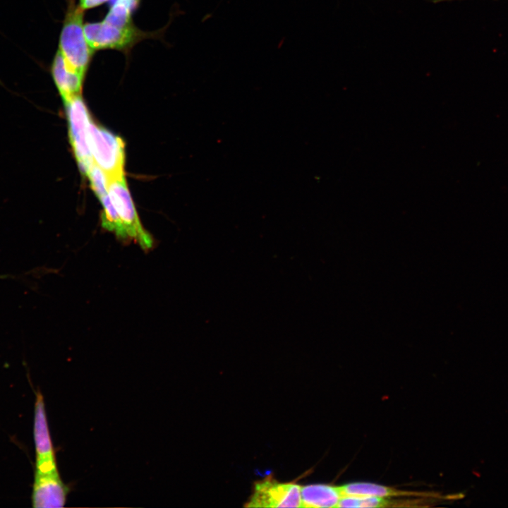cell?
<instances>
[{
	"instance_id": "5b68a950",
	"label": "cell",
	"mask_w": 508,
	"mask_h": 508,
	"mask_svg": "<svg viewBox=\"0 0 508 508\" xmlns=\"http://www.w3.org/2000/svg\"><path fill=\"white\" fill-rule=\"evenodd\" d=\"M64 102L74 154L81 172L87 175L89 169L94 164L87 140L88 126L91 121L90 115L81 95Z\"/></svg>"
},
{
	"instance_id": "30bf717a",
	"label": "cell",
	"mask_w": 508,
	"mask_h": 508,
	"mask_svg": "<svg viewBox=\"0 0 508 508\" xmlns=\"http://www.w3.org/2000/svg\"><path fill=\"white\" fill-rule=\"evenodd\" d=\"M343 495L339 486L311 484L301 486V507H337Z\"/></svg>"
},
{
	"instance_id": "6da1fadb",
	"label": "cell",
	"mask_w": 508,
	"mask_h": 508,
	"mask_svg": "<svg viewBox=\"0 0 508 508\" xmlns=\"http://www.w3.org/2000/svg\"><path fill=\"white\" fill-rule=\"evenodd\" d=\"M84 13L75 0H68L57 49L67 66L83 75H85L95 52L85 37Z\"/></svg>"
},
{
	"instance_id": "3957f363",
	"label": "cell",
	"mask_w": 508,
	"mask_h": 508,
	"mask_svg": "<svg viewBox=\"0 0 508 508\" xmlns=\"http://www.w3.org/2000/svg\"><path fill=\"white\" fill-rule=\"evenodd\" d=\"M85 35L93 52L114 49L126 52L150 34L136 28L134 23L119 25L105 20L85 23Z\"/></svg>"
},
{
	"instance_id": "9c48e42d",
	"label": "cell",
	"mask_w": 508,
	"mask_h": 508,
	"mask_svg": "<svg viewBox=\"0 0 508 508\" xmlns=\"http://www.w3.org/2000/svg\"><path fill=\"white\" fill-rule=\"evenodd\" d=\"M51 73L64 102L81 95L85 75L69 68L58 51L51 65Z\"/></svg>"
},
{
	"instance_id": "7c38bea8",
	"label": "cell",
	"mask_w": 508,
	"mask_h": 508,
	"mask_svg": "<svg viewBox=\"0 0 508 508\" xmlns=\"http://www.w3.org/2000/svg\"><path fill=\"white\" fill-rule=\"evenodd\" d=\"M103 210L101 215L102 226L111 231L120 240L127 241L123 225L114 207L109 194L99 198Z\"/></svg>"
},
{
	"instance_id": "5bb4252c",
	"label": "cell",
	"mask_w": 508,
	"mask_h": 508,
	"mask_svg": "<svg viewBox=\"0 0 508 508\" xmlns=\"http://www.w3.org/2000/svg\"><path fill=\"white\" fill-rule=\"evenodd\" d=\"M87 176L99 199L108 194L109 178L101 168L94 163L89 169Z\"/></svg>"
},
{
	"instance_id": "8992f818",
	"label": "cell",
	"mask_w": 508,
	"mask_h": 508,
	"mask_svg": "<svg viewBox=\"0 0 508 508\" xmlns=\"http://www.w3.org/2000/svg\"><path fill=\"white\" fill-rule=\"evenodd\" d=\"M301 488L294 482L282 483L267 477L255 483L245 507H301Z\"/></svg>"
},
{
	"instance_id": "2e32d148",
	"label": "cell",
	"mask_w": 508,
	"mask_h": 508,
	"mask_svg": "<svg viewBox=\"0 0 508 508\" xmlns=\"http://www.w3.org/2000/svg\"><path fill=\"white\" fill-rule=\"evenodd\" d=\"M454 1V0H435V1L437 2V1Z\"/></svg>"
},
{
	"instance_id": "4fadbf2b",
	"label": "cell",
	"mask_w": 508,
	"mask_h": 508,
	"mask_svg": "<svg viewBox=\"0 0 508 508\" xmlns=\"http://www.w3.org/2000/svg\"><path fill=\"white\" fill-rule=\"evenodd\" d=\"M390 504L387 498L366 495H343L337 507H382Z\"/></svg>"
},
{
	"instance_id": "52a82bcc",
	"label": "cell",
	"mask_w": 508,
	"mask_h": 508,
	"mask_svg": "<svg viewBox=\"0 0 508 508\" xmlns=\"http://www.w3.org/2000/svg\"><path fill=\"white\" fill-rule=\"evenodd\" d=\"M34 441L36 452L35 473L45 474L58 471L56 455L48 428L44 398L40 390L36 392Z\"/></svg>"
},
{
	"instance_id": "8fae6325",
	"label": "cell",
	"mask_w": 508,
	"mask_h": 508,
	"mask_svg": "<svg viewBox=\"0 0 508 508\" xmlns=\"http://www.w3.org/2000/svg\"><path fill=\"white\" fill-rule=\"evenodd\" d=\"M340 487L343 495H366L388 498L393 496L418 495V492L401 491L376 483L354 482Z\"/></svg>"
},
{
	"instance_id": "ba28073f",
	"label": "cell",
	"mask_w": 508,
	"mask_h": 508,
	"mask_svg": "<svg viewBox=\"0 0 508 508\" xmlns=\"http://www.w3.org/2000/svg\"><path fill=\"white\" fill-rule=\"evenodd\" d=\"M68 492V486L63 482L59 471L46 474L35 473L32 494L33 507H63Z\"/></svg>"
},
{
	"instance_id": "277c9868",
	"label": "cell",
	"mask_w": 508,
	"mask_h": 508,
	"mask_svg": "<svg viewBox=\"0 0 508 508\" xmlns=\"http://www.w3.org/2000/svg\"><path fill=\"white\" fill-rule=\"evenodd\" d=\"M108 194L123 225L127 241H133L144 250L152 249L153 238L140 223L125 177L109 179Z\"/></svg>"
},
{
	"instance_id": "9a60e30c",
	"label": "cell",
	"mask_w": 508,
	"mask_h": 508,
	"mask_svg": "<svg viewBox=\"0 0 508 508\" xmlns=\"http://www.w3.org/2000/svg\"><path fill=\"white\" fill-rule=\"evenodd\" d=\"M112 0H79L78 5L84 10L90 9Z\"/></svg>"
},
{
	"instance_id": "7a4b0ae2",
	"label": "cell",
	"mask_w": 508,
	"mask_h": 508,
	"mask_svg": "<svg viewBox=\"0 0 508 508\" xmlns=\"http://www.w3.org/2000/svg\"><path fill=\"white\" fill-rule=\"evenodd\" d=\"M87 140L94 163L109 179L124 177V143L119 137L90 121Z\"/></svg>"
}]
</instances>
